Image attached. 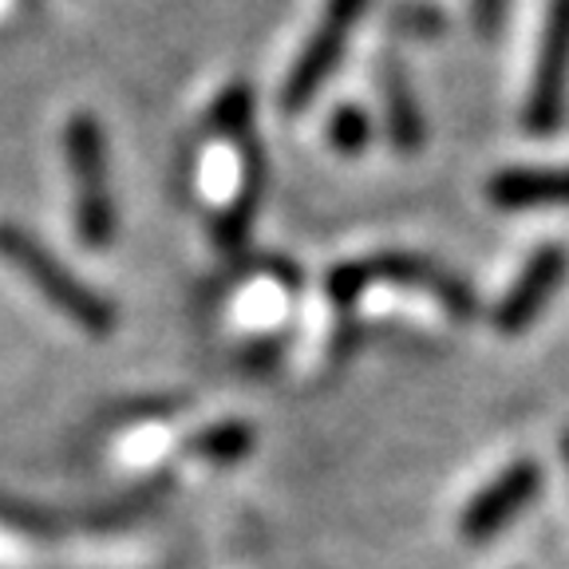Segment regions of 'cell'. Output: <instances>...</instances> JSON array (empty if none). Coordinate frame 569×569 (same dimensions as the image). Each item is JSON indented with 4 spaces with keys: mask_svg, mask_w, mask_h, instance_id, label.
<instances>
[{
    "mask_svg": "<svg viewBox=\"0 0 569 569\" xmlns=\"http://www.w3.org/2000/svg\"><path fill=\"white\" fill-rule=\"evenodd\" d=\"M0 258L9 261L17 273L28 277L36 293L44 297L52 309H60L76 329L91 332V337H107L119 325L116 305L103 293H96L83 277H76L52 249L40 238L24 230L17 222H0Z\"/></svg>",
    "mask_w": 569,
    "mask_h": 569,
    "instance_id": "obj_1",
    "label": "cell"
},
{
    "mask_svg": "<svg viewBox=\"0 0 569 569\" xmlns=\"http://www.w3.org/2000/svg\"><path fill=\"white\" fill-rule=\"evenodd\" d=\"M63 154H68L71 187H76V233L83 246L103 249L116 238V198L107 174V139L96 116H71L63 127Z\"/></svg>",
    "mask_w": 569,
    "mask_h": 569,
    "instance_id": "obj_2",
    "label": "cell"
},
{
    "mask_svg": "<svg viewBox=\"0 0 569 569\" xmlns=\"http://www.w3.org/2000/svg\"><path fill=\"white\" fill-rule=\"evenodd\" d=\"M569 103V0H550L542 24V44L533 60L530 96H526L522 127L533 139H546L561 127Z\"/></svg>",
    "mask_w": 569,
    "mask_h": 569,
    "instance_id": "obj_3",
    "label": "cell"
},
{
    "mask_svg": "<svg viewBox=\"0 0 569 569\" xmlns=\"http://www.w3.org/2000/svg\"><path fill=\"white\" fill-rule=\"evenodd\" d=\"M365 9H368V0H329V4H325V17L312 28L309 44L301 48L297 63L289 68V76H284V88H281L284 111L309 107L312 99H317V91L332 80L340 56H345L348 36L360 24Z\"/></svg>",
    "mask_w": 569,
    "mask_h": 569,
    "instance_id": "obj_4",
    "label": "cell"
},
{
    "mask_svg": "<svg viewBox=\"0 0 569 569\" xmlns=\"http://www.w3.org/2000/svg\"><path fill=\"white\" fill-rule=\"evenodd\" d=\"M538 490H542V467H538V462L518 459V462H510V467H502V471L462 507V518H459L462 542H471V546L495 542L507 526L518 522V515L538 498Z\"/></svg>",
    "mask_w": 569,
    "mask_h": 569,
    "instance_id": "obj_5",
    "label": "cell"
},
{
    "mask_svg": "<svg viewBox=\"0 0 569 569\" xmlns=\"http://www.w3.org/2000/svg\"><path fill=\"white\" fill-rule=\"evenodd\" d=\"M569 273V253L561 246H538L526 258L522 273L515 277V284L507 289V297L498 301L495 309V329L507 332V337H518L533 325V320L542 317L546 305L553 301V293L561 289Z\"/></svg>",
    "mask_w": 569,
    "mask_h": 569,
    "instance_id": "obj_6",
    "label": "cell"
},
{
    "mask_svg": "<svg viewBox=\"0 0 569 569\" xmlns=\"http://www.w3.org/2000/svg\"><path fill=\"white\" fill-rule=\"evenodd\" d=\"M365 273L368 284L388 281V284H403V289H423L439 305H447L455 320L479 317V297H475L471 284L462 281V277H455L451 269L419 258V253H380V258L365 261Z\"/></svg>",
    "mask_w": 569,
    "mask_h": 569,
    "instance_id": "obj_7",
    "label": "cell"
},
{
    "mask_svg": "<svg viewBox=\"0 0 569 569\" xmlns=\"http://www.w3.org/2000/svg\"><path fill=\"white\" fill-rule=\"evenodd\" d=\"M490 202L502 210L530 206H569V167H510L498 170L487 187Z\"/></svg>",
    "mask_w": 569,
    "mask_h": 569,
    "instance_id": "obj_8",
    "label": "cell"
},
{
    "mask_svg": "<svg viewBox=\"0 0 569 569\" xmlns=\"http://www.w3.org/2000/svg\"><path fill=\"white\" fill-rule=\"evenodd\" d=\"M380 96H383V127H388L391 147L400 154H416L423 147L427 127L416 91H411V80L403 76V68L396 60L380 63Z\"/></svg>",
    "mask_w": 569,
    "mask_h": 569,
    "instance_id": "obj_9",
    "label": "cell"
},
{
    "mask_svg": "<svg viewBox=\"0 0 569 569\" xmlns=\"http://www.w3.org/2000/svg\"><path fill=\"white\" fill-rule=\"evenodd\" d=\"M190 451L206 462H238L253 451V431L238 419H226V423H213L206 431H198L190 439Z\"/></svg>",
    "mask_w": 569,
    "mask_h": 569,
    "instance_id": "obj_10",
    "label": "cell"
},
{
    "mask_svg": "<svg viewBox=\"0 0 569 569\" xmlns=\"http://www.w3.org/2000/svg\"><path fill=\"white\" fill-rule=\"evenodd\" d=\"M329 142L340 154H360L372 142V119H368L365 107L345 103L332 111L329 119Z\"/></svg>",
    "mask_w": 569,
    "mask_h": 569,
    "instance_id": "obj_11",
    "label": "cell"
},
{
    "mask_svg": "<svg viewBox=\"0 0 569 569\" xmlns=\"http://www.w3.org/2000/svg\"><path fill=\"white\" fill-rule=\"evenodd\" d=\"M249 116H253V99L246 88L222 91V99L213 103V131L233 134V139H249Z\"/></svg>",
    "mask_w": 569,
    "mask_h": 569,
    "instance_id": "obj_12",
    "label": "cell"
},
{
    "mask_svg": "<svg viewBox=\"0 0 569 569\" xmlns=\"http://www.w3.org/2000/svg\"><path fill=\"white\" fill-rule=\"evenodd\" d=\"M365 289H368L365 261H348V266H337L329 273V297L337 301V309H352Z\"/></svg>",
    "mask_w": 569,
    "mask_h": 569,
    "instance_id": "obj_13",
    "label": "cell"
},
{
    "mask_svg": "<svg viewBox=\"0 0 569 569\" xmlns=\"http://www.w3.org/2000/svg\"><path fill=\"white\" fill-rule=\"evenodd\" d=\"M507 9L510 0H471V17H475V28H479L487 40H495L507 24Z\"/></svg>",
    "mask_w": 569,
    "mask_h": 569,
    "instance_id": "obj_14",
    "label": "cell"
},
{
    "mask_svg": "<svg viewBox=\"0 0 569 569\" xmlns=\"http://www.w3.org/2000/svg\"><path fill=\"white\" fill-rule=\"evenodd\" d=\"M561 455H566V467H569V431H566V439H561Z\"/></svg>",
    "mask_w": 569,
    "mask_h": 569,
    "instance_id": "obj_15",
    "label": "cell"
}]
</instances>
